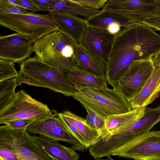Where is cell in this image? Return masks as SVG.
<instances>
[{
    "mask_svg": "<svg viewBox=\"0 0 160 160\" xmlns=\"http://www.w3.org/2000/svg\"><path fill=\"white\" fill-rule=\"evenodd\" d=\"M160 48V35L139 23H129L114 35L105 63L110 85L134 61L153 57Z\"/></svg>",
    "mask_w": 160,
    "mask_h": 160,
    "instance_id": "1",
    "label": "cell"
},
{
    "mask_svg": "<svg viewBox=\"0 0 160 160\" xmlns=\"http://www.w3.org/2000/svg\"><path fill=\"white\" fill-rule=\"evenodd\" d=\"M67 74L40 60L36 55L20 63L18 85L25 83L50 89L65 96L73 97L76 90L68 80Z\"/></svg>",
    "mask_w": 160,
    "mask_h": 160,
    "instance_id": "2",
    "label": "cell"
},
{
    "mask_svg": "<svg viewBox=\"0 0 160 160\" xmlns=\"http://www.w3.org/2000/svg\"><path fill=\"white\" fill-rule=\"evenodd\" d=\"M87 110L105 120L114 115L127 113L132 109L130 102L114 89L93 88L83 86L72 97Z\"/></svg>",
    "mask_w": 160,
    "mask_h": 160,
    "instance_id": "3",
    "label": "cell"
},
{
    "mask_svg": "<svg viewBox=\"0 0 160 160\" xmlns=\"http://www.w3.org/2000/svg\"><path fill=\"white\" fill-rule=\"evenodd\" d=\"M74 41L65 33L56 31L35 42L33 52L41 61L64 73L72 72Z\"/></svg>",
    "mask_w": 160,
    "mask_h": 160,
    "instance_id": "4",
    "label": "cell"
},
{
    "mask_svg": "<svg viewBox=\"0 0 160 160\" xmlns=\"http://www.w3.org/2000/svg\"><path fill=\"white\" fill-rule=\"evenodd\" d=\"M0 24L34 42L52 32H62L53 18L48 14H16L0 10Z\"/></svg>",
    "mask_w": 160,
    "mask_h": 160,
    "instance_id": "5",
    "label": "cell"
},
{
    "mask_svg": "<svg viewBox=\"0 0 160 160\" xmlns=\"http://www.w3.org/2000/svg\"><path fill=\"white\" fill-rule=\"evenodd\" d=\"M0 147L19 155L22 160H52L33 141L27 129L0 127Z\"/></svg>",
    "mask_w": 160,
    "mask_h": 160,
    "instance_id": "6",
    "label": "cell"
},
{
    "mask_svg": "<svg viewBox=\"0 0 160 160\" xmlns=\"http://www.w3.org/2000/svg\"><path fill=\"white\" fill-rule=\"evenodd\" d=\"M152 58L134 61L110 85L130 102L140 92L154 70Z\"/></svg>",
    "mask_w": 160,
    "mask_h": 160,
    "instance_id": "7",
    "label": "cell"
},
{
    "mask_svg": "<svg viewBox=\"0 0 160 160\" xmlns=\"http://www.w3.org/2000/svg\"><path fill=\"white\" fill-rule=\"evenodd\" d=\"M48 105L36 100L23 90L16 92L14 99L0 112V124H7L16 120L30 119L38 121L51 112Z\"/></svg>",
    "mask_w": 160,
    "mask_h": 160,
    "instance_id": "8",
    "label": "cell"
},
{
    "mask_svg": "<svg viewBox=\"0 0 160 160\" xmlns=\"http://www.w3.org/2000/svg\"><path fill=\"white\" fill-rule=\"evenodd\" d=\"M110 155L134 160H160V130L137 136L113 151Z\"/></svg>",
    "mask_w": 160,
    "mask_h": 160,
    "instance_id": "9",
    "label": "cell"
},
{
    "mask_svg": "<svg viewBox=\"0 0 160 160\" xmlns=\"http://www.w3.org/2000/svg\"><path fill=\"white\" fill-rule=\"evenodd\" d=\"M58 113L54 110L43 119L36 121L27 129L28 133L38 134L40 137L70 143L75 150L84 152L85 148L64 128Z\"/></svg>",
    "mask_w": 160,
    "mask_h": 160,
    "instance_id": "10",
    "label": "cell"
},
{
    "mask_svg": "<svg viewBox=\"0 0 160 160\" xmlns=\"http://www.w3.org/2000/svg\"><path fill=\"white\" fill-rule=\"evenodd\" d=\"M157 6L154 0H109L102 10L119 14L129 23H142L155 12Z\"/></svg>",
    "mask_w": 160,
    "mask_h": 160,
    "instance_id": "11",
    "label": "cell"
},
{
    "mask_svg": "<svg viewBox=\"0 0 160 160\" xmlns=\"http://www.w3.org/2000/svg\"><path fill=\"white\" fill-rule=\"evenodd\" d=\"M34 42L18 33L0 37V59L21 63L30 58Z\"/></svg>",
    "mask_w": 160,
    "mask_h": 160,
    "instance_id": "12",
    "label": "cell"
},
{
    "mask_svg": "<svg viewBox=\"0 0 160 160\" xmlns=\"http://www.w3.org/2000/svg\"><path fill=\"white\" fill-rule=\"evenodd\" d=\"M160 122V105L155 108L145 107L143 115L124 126L112 135L114 142L121 145L131 138L147 132Z\"/></svg>",
    "mask_w": 160,
    "mask_h": 160,
    "instance_id": "13",
    "label": "cell"
},
{
    "mask_svg": "<svg viewBox=\"0 0 160 160\" xmlns=\"http://www.w3.org/2000/svg\"><path fill=\"white\" fill-rule=\"evenodd\" d=\"M114 35L106 29L88 24L82 43L105 64L110 50Z\"/></svg>",
    "mask_w": 160,
    "mask_h": 160,
    "instance_id": "14",
    "label": "cell"
},
{
    "mask_svg": "<svg viewBox=\"0 0 160 160\" xmlns=\"http://www.w3.org/2000/svg\"><path fill=\"white\" fill-rule=\"evenodd\" d=\"M72 63L74 67L94 75L106 76L105 64L82 43L74 42Z\"/></svg>",
    "mask_w": 160,
    "mask_h": 160,
    "instance_id": "15",
    "label": "cell"
},
{
    "mask_svg": "<svg viewBox=\"0 0 160 160\" xmlns=\"http://www.w3.org/2000/svg\"><path fill=\"white\" fill-rule=\"evenodd\" d=\"M59 25L62 32L70 37L75 42L82 43V38L88 25L86 19L78 15L69 13L64 11L48 12Z\"/></svg>",
    "mask_w": 160,
    "mask_h": 160,
    "instance_id": "16",
    "label": "cell"
},
{
    "mask_svg": "<svg viewBox=\"0 0 160 160\" xmlns=\"http://www.w3.org/2000/svg\"><path fill=\"white\" fill-rule=\"evenodd\" d=\"M160 92V66L154 70L140 92L130 102L132 109L145 107L158 97Z\"/></svg>",
    "mask_w": 160,
    "mask_h": 160,
    "instance_id": "17",
    "label": "cell"
},
{
    "mask_svg": "<svg viewBox=\"0 0 160 160\" xmlns=\"http://www.w3.org/2000/svg\"><path fill=\"white\" fill-rule=\"evenodd\" d=\"M31 137L52 160H78L79 158V155L73 148L63 146L58 141L35 135Z\"/></svg>",
    "mask_w": 160,
    "mask_h": 160,
    "instance_id": "18",
    "label": "cell"
},
{
    "mask_svg": "<svg viewBox=\"0 0 160 160\" xmlns=\"http://www.w3.org/2000/svg\"><path fill=\"white\" fill-rule=\"evenodd\" d=\"M66 76L76 91H78L83 86L97 88L108 87L106 76H97L76 67L74 71L68 73Z\"/></svg>",
    "mask_w": 160,
    "mask_h": 160,
    "instance_id": "19",
    "label": "cell"
},
{
    "mask_svg": "<svg viewBox=\"0 0 160 160\" xmlns=\"http://www.w3.org/2000/svg\"><path fill=\"white\" fill-rule=\"evenodd\" d=\"M145 107L134 108L127 113L108 117L105 120L104 129L100 136L112 134L141 118L144 114Z\"/></svg>",
    "mask_w": 160,
    "mask_h": 160,
    "instance_id": "20",
    "label": "cell"
},
{
    "mask_svg": "<svg viewBox=\"0 0 160 160\" xmlns=\"http://www.w3.org/2000/svg\"><path fill=\"white\" fill-rule=\"evenodd\" d=\"M59 113L85 137L90 146L101 136V132L91 126L86 119L69 111Z\"/></svg>",
    "mask_w": 160,
    "mask_h": 160,
    "instance_id": "21",
    "label": "cell"
},
{
    "mask_svg": "<svg viewBox=\"0 0 160 160\" xmlns=\"http://www.w3.org/2000/svg\"><path fill=\"white\" fill-rule=\"evenodd\" d=\"M86 20L90 25L106 30L109 26L114 23L118 24L123 27L129 23L127 19L122 16L103 10L94 16Z\"/></svg>",
    "mask_w": 160,
    "mask_h": 160,
    "instance_id": "22",
    "label": "cell"
},
{
    "mask_svg": "<svg viewBox=\"0 0 160 160\" xmlns=\"http://www.w3.org/2000/svg\"><path fill=\"white\" fill-rule=\"evenodd\" d=\"M17 86V77L0 82V112L14 99L17 92L15 90Z\"/></svg>",
    "mask_w": 160,
    "mask_h": 160,
    "instance_id": "23",
    "label": "cell"
},
{
    "mask_svg": "<svg viewBox=\"0 0 160 160\" xmlns=\"http://www.w3.org/2000/svg\"><path fill=\"white\" fill-rule=\"evenodd\" d=\"M101 11L86 7L73 2L72 0H61V11H64L73 15H81L86 19H88L94 16Z\"/></svg>",
    "mask_w": 160,
    "mask_h": 160,
    "instance_id": "24",
    "label": "cell"
},
{
    "mask_svg": "<svg viewBox=\"0 0 160 160\" xmlns=\"http://www.w3.org/2000/svg\"><path fill=\"white\" fill-rule=\"evenodd\" d=\"M12 61L0 59V82L18 76Z\"/></svg>",
    "mask_w": 160,
    "mask_h": 160,
    "instance_id": "25",
    "label": "cell"
},
{
    "mask_svg": "<svg viewBox=\"0 0 160 160\" xmlns=\"http://www.w3.org/2000/svg\"><path fill=\"white\" fill-rule=\"evenodd\" d=\"M58 114L63 126L68 132L85 148H89L90 145L85 137L72 124L61 116L59 113Z\"/></svg>",
    "mask_w": 160,
    "mask_h": 160,
    "instance_id": "26",
    "label": "cell"
},
{
    "mask_svg": "<svg viewBox=\"0 0 160 160\" xmlns=\"http://www.w3.org/2000/svg\"><path fill=\"white\" fill-rule=\"evenodd\" d=\"M0 10L16 14H28L31 13L23 8L11 2L9 0H0Z\"/></svg>",
    "mask_w": 160,
    "mask_h": 160,
    "instance_id": "27",
    "label": "cell"
},
{
    "mask_svg": "<svg viewBox=\"0 0 160 160\" xmlns=\"http://www.w3.org/2000/svg\"><path fill=\"white\" fill-rule=\"evenodd\" d=\"M87 111L86 120L92 128L100 131L102 135L104 129L105 120L96 115L91 111L87 110Z\"/></svg>",
    "mask_w": 160,
    "mask_h": 160,
    "instance_id": "28",
    "label": "cell"
},
{
    "mask_svg": "<svg viewBox=\"0 0 160 160\" xmlns=\"http://www.w3.org/2000/svg\"><path fill=\"white\" fill-rule=\"evenodd\" d=\"M142 23L153 29L160 31V8L157 7L155 12L145 19Z\"/></svg>",
    "mask_w": 160,
    "mask_h": 160,
    "instance_id": "29",
    "label": "cell"
},
{
    "mask_svg": "<svg viewBox=\"0 0 160 160\" xmlns=\"http://www.w3.org/2000/svg\"><path fill=\"white\" fill-rule=\"evenodd\" d=\"M78 4L86 7L99 9L103 8L108 0H72Z\"/></svg>",
    "mask_w": 160,
    "mask_h": 160,
    "instance_id": "30",
    "label": "cell"
},
{
    "mask_svg": "<svg viewBox=\"0 0 160 160\" xmlns=\"http://www.w3.org/2000/svg\"><path fill=\"white\" fill-rule=\"evenodd\" d=\"M36 121L30 119H19L11 121L6 125L12 128L27 129L30 125Z\"/></svg>",
    "mask_w": 160,
    "mask_h": 160,
    "instance_id": "31",
    "label": "cell"
},
{
    "mask_svg": "<svg viewBox=\"0 0 160 160\" xmlns=\"http://www.w3.org/2000/svg\"><path fill=\"white\" fill-rule=\"evenodd\" d=\"M0 160H22L18 154L0 147Z\"/></svg>",
    "mask_w": 160,
    "mask_h": 160,
    "instance_id": "32",
    "label": "cell"
},
{
    "mask_svg": "<svg viewBox=\"0 0 160 160\" xmlns=\"http://www.w3.org/2000/svg\"><path fill=\"white\" fill-rule=\"evenodd\" d=\"M17 5L32 12H35L40 11L33 0H18Z\"/></svg>",
    "mask_w": 160,
    "mask_h": 160,
    "instance_id": "33",
    "label": "cell"
},
{
    "mask_svg": "<svg viewBox=\"0 0 160 160\" xmlns=\"http://www.w3.org/2000/svg\"><path fill=\"white\" fill-rule=\"evenodd\" d=\"M58 0H33L40 11H48L49 8L53 6Z\"/></svg>",
    "mask_w": 160,
    "mask_h": 160,
    "instance_id": "34",
    "label": "cell"
},
{
    "mask_svg": "<svg viewBox=\"0 0 160 160\" xmlns=\"http://www.w3.org/2000/svg\"><path fill=\"white\" fill-rule=\"evenodd\" d=\"M152 60L154 67L160 66V48L152 57Z\"/></svg>",
    "mask_w": 160,
    "mask_h": 160,
    "instance_id": "35",
    "label": "cell"
},
{
    "mask_svg": "<svg viewBox=\"0 0 160 160\" xmlns=\"http://www.w3.org/2000/svg\"><path fill=\"white\" fill-rule=\"evenodd\" d=\"M107 157L108 158L106 159L102 158H94V159L93 160H116L111 158L110 156Z\"/></svg>",
    "mask_w": 160,
    "mask_h": 160,
    "instance_id": "36",
    "label": "cell"
},
{
    "mask_svg": "<svg viewBox=\"0 0 160 160\" xmlns=\"http://www.w3.org/2000/svg\"><path fill=\"white\" fill-rule=\"evenodd\" d=\"M157 5V7L160 8V0H154Z\"/></svg>",
    "mask_w": 160,
    "mask_h": 160,
    "instance_id": "37",
    "label": "cell"
}]
</instances>
